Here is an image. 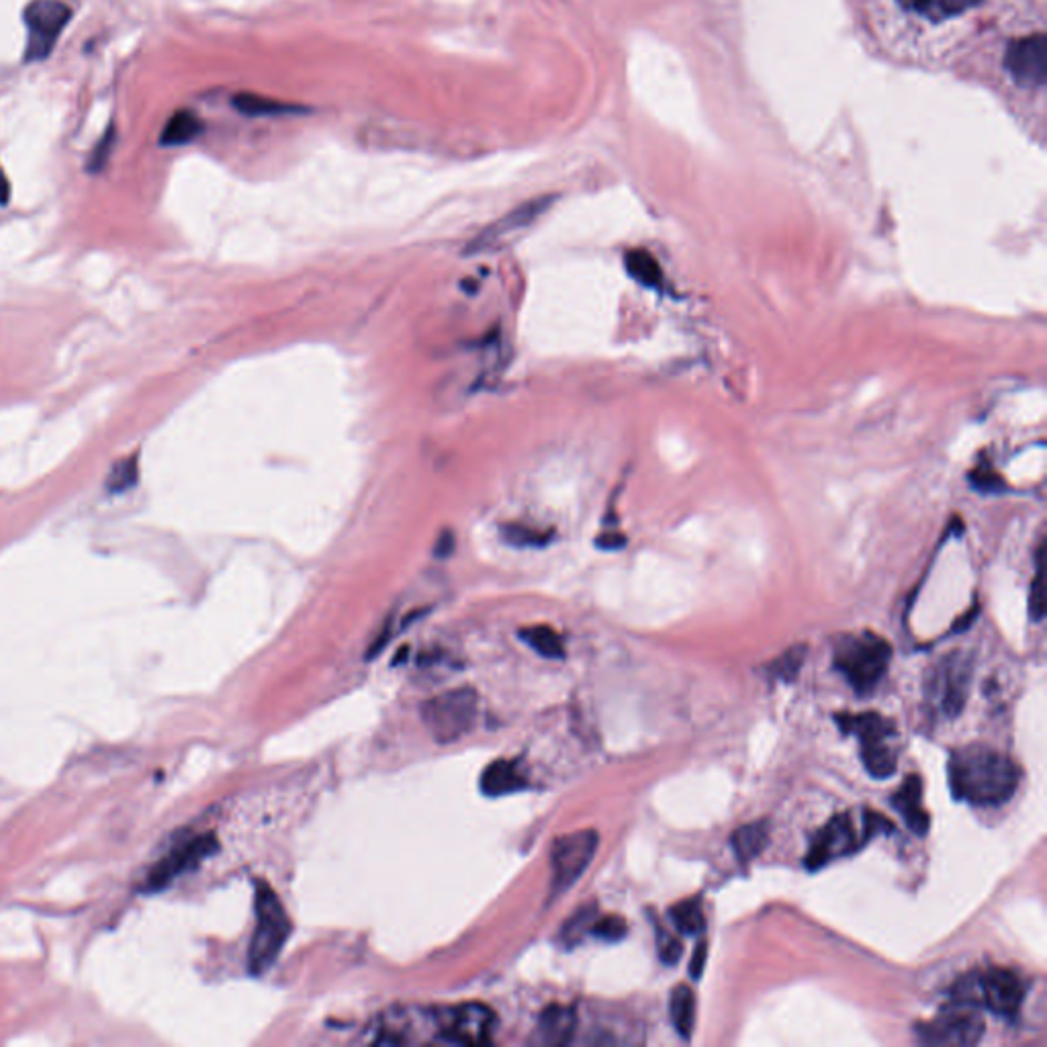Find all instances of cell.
Segmentation results:
<instances>
[{
  "mask_svg": "<svg viewBox=\"0 0 1047 1047\" xmlns=\"http://www.w3.org/2000/svg\"><path fill=\"white\" fill-rule=\"evenodd\" d=\"M526 787H528V780L516 761H494L481 775V790L491 799L508 796Z\"/></svg>",
  "mask_w": 1047,
  "mask_h": 1047,
  "instance_id": "ffe728a7",
  "label": "cell"
},
{
  "mask_svg": "<svg viewBox=\"0 0 1047 1047\" xmlns=\"http://www.w3.org/2000/svg\"><path fill=\"white\" fill-rule=\"evenodd\" d=\"M669 1015H671L675 1031L683 1039H690L695 1025V995L688 984H680L673 988L669 998Z\"/></svg>",
  "mask_w": 1047,
  "mask_h": 1047,
  "instance_id": "7402d4cb",
  "label": "cell"
},
{
  "mask_svg": "<svg viewBox=\"0 0 1047 1047\" xmlns=\"http://www.w3.org/2000/svg\"><path fill=\"white\" fill-rule=\"evenodd\" d=\"M203 133V121L196 118L193 111H176L169 123L164 125L160 144L166 148H176V145L191 144L199 135Z\"/></svg>",
  "mask_w": 1047,
  "mask_h": 1047,
  "instance_id": "cb8c5ba5",
  "label": "cell"
},
{
  "mask_svg": "<svg viewBox=\"0 0 1047 1047\" xmlns=\"http://www.w3.org/2000/svg\"><path fill=\"white\" fill-rule=\"evenodd\" d=\"M1021 772L1015 761L986 745L962 746L949 760L954 799L974 806H998L1013 799Z\"/></svg>",
  "mask_w": 1047,
  "mask_h": 1047,
  "instance_id": "6da1fadb",
  "label": "cell"
},
{
  "mask_svg": "<svg viewBox=\"0 0 1047 1047\" xmlns=\"http://www.w3.org/2000/svg\"><path fill=\"white\" fill-rule=\"evenodd\" d=\"M70 17V7L60 0H33L27 7V62H41L52 53Z\"/></svg>",
  "mask_w": 1047,
  "mask_h": 1047,
  "instance_id": "30bf717a",
  "label": "cell"
},
{
  "mask_svg": "<svg viewBox=\"0 0 1047 1047\" xmlns=\"http://www.w3.org/2000/svg\"><path fill=\"white\" fill-rule=\"evenodd\" d=\"M373 1041L377 1046H411L438 1041L434 1008H399L395 1013H385L377 1029V1037Z\"/></svg>",
  "mask_w": 1047,
  "mask_h": 1047,
  "instance_id": "7c38bea8",
  "label": "cell"
},
{
  "mask_svg": "<svg viewBox=\"0 0 1047 1047\" xmlns=\"http://www.w3.org/2000/svg\"><path fill=\"white\" fill-rule=\"evenodd\" d=\"M804 654H806V647H794L790 651H785L775 663H773V675H777L780 680L784 681H794L799 678L800 668L804 663Z\"/></svg>",
  "mask_w": 1047,
  "mask_h": 1047,
  "instance_id": "4dcf8cb0",
  "label": "cell"
},
{
  "mask_svg": "<svg viewBox=\"0 0 1047 1047\" xmlns=\"http://www.w3.org/2000/svg\"><path fill=\"white\" fill-rule=\"evenodd\" d=\"M555 199H557V195H542L524 201L522 205L514 207L506 215H501L499 220L484 227L465 246L462 254L465 256H481V254H494L499 250L508 248L552 207Z\"/></svg>",
  "mask_w": 1047,
  "mask_h": 1047,
  "instance_id": "52a82bcc",
  "label": "cell"
},
{
  "mask_svg": "<svg viewBox=\"0 0 1047 1047\" xmlns=\"http://www.w3.org/2000/svg\"><path fill=\"white\" fill-rule=\"evenodd\" d=\"M1005 70L1021 89H1044L1046 84V35L1029 33L1017 38L1005 53Z\"/></svg>",
  "mask_w": 1047,
  "mask_h": 1047,
  "instance_id": "4fadbf2b",
  "label": "cell"
},
{
  "mask_svg": "<svg viewBox=\"0 0 1047 1047\" xmlns=\"http://www.w3.org/2000/svg\"><path fill=\"white\" fill-rule=\"evenodd\" d=\"M520 639L530 649H535L540 657H547V659H563L565 657V644L561 634L557 630L547 627V624H537V627L520 630Z\"/></svg>",
  "mask_w": 1047,
  "mask_h": 1047,
  "instance_id": "4316f807",
  "label": "cell"
},
{
  "mask_svg": "<svg viewBox=\"0 0 1047 1047\" xmlns=\"http://www.w3.org/2000/svg\"><path fill=\"white\" fill-rule=\"evenodd\" d=\"M768 841H770V825L765 821L741 826V829L734 831L733 837H731L734 855L745 864L751 860H755V857H760L761 851L765 850V845H768Z\"/></svg>",
  "mask_w": 1047,
  "mask_h": 1047,
  "instance_id": "603a6c76",
  "label": "cell"
},
{
  "mask_svg": "<svg viewBox=\"0 0 1047 1047\" xmlns=\"http://www.w3.org/2000/svg\"><path fill=\"white\" fill-rule=\"evenodd\" d=\"M254 911L256 927L250 942L248 968L250 974L262 976L275 966L293 925L285 904L264 880L254 884Z\"/></svg>",
  "mask_w": 1047,
  "mask_h": 1047,
  "instance_id": "7a4b0ae2",
  "label": "cell"
},
{
  "mask_svg": "<svg viewBox=\"0 0 1047 1047\" xmlns=\"http://www.w3.org/2000/svg\"><path fill=\"white\" fill-rule=\"evenodd\" d=\"M843 733L855 734L862 746L865 772L876 780H888L898 768L896 749L891 745L894 724L876 712L865 714H837L835 716Z\"/></svg>",
  "mask_w": 1047,
  "mask_h": 1047,
  "instance_id": "5b68a950",
  "label": "cell"
},
{
  "mask_svg": "<svg viewBox=\"0 0 1047 1047\" xmlns=\"http://www.w3.org/2000/svg\"><path fill=\"white\" fill-rule=\"evenodd\" d=\"M707 943H698L694 956H692V962H690V974H692V978H694V980H700V976H702V972H704V966H707Z\"/></svg>",
  "mask_w": 1047,
  "mask_h": 1047,
  "instance_id": "e575fe53",
  "label": "cell"
},
{
  "mask_svg": "<svg viewBox=\"0 0 1047 1047\" xmlns=\"http://www.w3.org/2000/svg\"><path fill=\"white\" fill-rule=\"evenodd\" d=\"M972 481L980 491H998L1000 489V477L993 471H986L978 467V471L972 472Z\"/></svg>",
  "mask_w": 1047,
  "mask_h": 1047,
  "instance_id": "836d02e7",
  "label": "cell"
},
{
  "mask_svg": "<svg viewBox=\"0 0 1047 1047\" xmlns=\"http://www.w3.org/2000/svg\"><path fill=\"white\" fill-rule=\"evenodd\" d=\"M860 847H864L862 837L855 833L850 814H838L823 831H819V835L812 841L811 851L804 864L814 872L831 864L833 860L850 855Z\"/></svg>",
  "mask_w": 1047,
  "mask_h": 1047,
  "instance_id": "5bb4252c",
  "label": "cell"
},
{
  "mask_svg": "<svg viewBox=\"0 0 1047 1047\" xmlns=\"http://www.w3.org/2000/svg\"><path fill=\"white\" fill-rule=\"evenodd\" d=\"M915 1034L927 1046H976L984 1035L980 1007L952 998L949 1007L943 1008L935 1019L916 1025Z\"/></svg>",
  "mask_w": 1047,
  "mask_h": 1047,
  "instance_id": "ba28073f",
  "label": "cell"
},
{
  "mask_svg": "<svg viewBox=\"0 0 1047 1047\" xmlns=\"http://www.w3.org/2000/svg\"><path fill=\"white\" fill-rule=\"evenodd\" d=\"M577 1031V1013L565 1005H550L538 1017L532 1041L537 1046L563 1047Z\"/></svg>",
  "mask_w": 1047,
  "mask_h": 1047,
  "instance_id": "e0dca14e",
  "label": "cell"
},
{
  "mask_svg": "<svg viewBox=\"0 0 1047 1047\" xmlns=\"http://www.w3.org/2000/svg\"><path fill=\"white\" fill-rule=\"evenodd\" d=\"M891 642L872 632L845 639L835 651V669L857 694H870L891 665Z\"/></svg>",
  "mask_w": 1047,
  "mask_h": 1047,
  "instance_id": "277c9868",
  "label": "cell"
},
{
  "mask_svg": "<svg viewBox=\"0 0 1047 1047\" xmlns=\"http://www.w3.org/2000/svg\"><path fill=\"white\" fill-rule=\"evenodd\" d=\"M627 931H629V925L622 916L606 915L596 918V923L591 927V935H596L598 939H603V942L616 943L627 937Z\"/></svg>",
  "mask_w": 1047,
  "mask_h": 1047,
  "instance_id": "f546056e",
  "label": "cell"
},
{
  "mask_svg": "<svg viewBox=\"0 0 1047 1047\" xmlns=\"http://www.w3.org/2000/svg\"><path fill=\"white\" fill-rule=\"evenodd\" d=\"M624 266L629 275L644 287L659 288L663 285V271L659 262L647 250H630L624 256Z\"/></svg>",
  "mask_w": 1047,
  "mask_h": 1047,
  "instance_id": "484cf974",
  "label": "cell"
},
{
  "mask_svg": "<svg viewBox=\"0 0 1047 1047\" xmlns=\"http://www.w3.org/2000/svg\"><path fill=\"white\" fill-rule=\"evenodd\" d=\"M499 537L516 549H542L552 540V530L537 528L530 524L508 522L501 524Z\"/></svg>",
  "mask_w": 1047,
  "mask_h": 1047,
  "instance_id": "d4e9b609",
  "label": "cell"
},
{
  "mask_svg": "<svg viewBox=\"0 0 1047 1047\" xmlns=\"http://www.w3.org/2000/svg\"><path fill=\"white\" fill-rule=\"evenodd\" d=\"M436 1035L440 1044L484 1046L496 1031V1010L484 1003H460L453 1007L434 1008Z\"/></svg>",
  "mask_w": 1047,
  "mask_h": 1047,
  "instance_id": "8992f818",
  "label": "cell"
},
{
  "mask_svg": "<svg viewBox=\"0 0 1047 1047\" xmlns=\"http://www.w3.org/2000/svg\"><path fill=\"white\" fill-rule=\"evenodd\" d=\"M600 837L596 831H577L557 838L550 850V898L555 901L563 892L571 891L577 880L586 874Z\"/></svg>",
  "mask_w": 1047,
  "mask_h": 1047,
  "instance_id": "9c48e42d",
  "label": "cell"
},
{
  "mask_svg": "<svg viewBox=\"0 0 1047 1047\" xmlns=\"http://www.w3.org/2000/svg\"><path fill=\"white\" fill-rule=\"evenodd\" d=\"M598 906L596 904H586L583 908H579L577 913L571 915V918L567 921L561 929V942L567 947H573L577 943L583 942V937L591 933V927L598 918Z\"/></svg>",
  "mask_w": 1047,
  "mask_h": 1047,
  "instance_id": "f1b7e54d",
  "label": "cell"
},
{
  "mask_svg": "<svg viewBox=\"0 0 1047 1047\" xmlns=\"http://www.w3.org/2000/svg\"><path fill=\"white\" fill-rule=\"evenodd\" d=\"M892 7L923 27H945L968 17L982 0H891Z\"/></svg>",
  "mask_w": 1047,
  "mask_h": 1047,
  "instance_id": "2e32d148",
  "label": "cell"
},
{
  "mask_svg": "<svg viewBox=\"0 0 1047 1047\" xmlns=\"http://www.w3.org/2000/svg\"><path fill=\"white\" fill-rule=\"evenodd\" d=\"M217 850H220V841L213 833L184 841L150 870V874L145 877L144 891L160 892L169 888L176 877L195 870L196 865L203 864L213 853H217Z\"/></svg>",
  "mask_w": 1047,
  "mask_h": 1047,
  "instance_id": "8fae6325",
  "label": "cell"
},
{
  "mask_svg": "<svg viewBox=\"0 0 1047 1047\" xmlns=\"http://www.w3.org/2000/svg\"><path fill=\"white\" fill-rule=\"evenodd\" d=\"M671 921L675 925V929L683 933V935H698L702 933L704 927H707V918H704V913H702V906L700 903L692 898V901H683V903H678L671 911Z\"/></svg>",
  "mask_w": 1047,
  "mask_h": 1047,
  "instance_id": "83f0119b",
  "label": "cell"
},
{
  "mask_svg": "<svg viewBox=\"0 0 1047 1047\" xmlns=\"http://www.w3.org/2000/svg\"><path fill=\"white\" fill-rule=\"evenodd\" d=\"M681 954H683V945H681L680 939L663 937L659 943V956H661L663 964L675 966L681 959Z\"/></svg>",
  "mask_w": 1047,
  "mask_h": 1047,
  "instance_id": "d6a6232c",
  "label": "cell"
},
{
  "mask_svg": "<svg viewBox=\"0 0 1047 1047\" xmlns=\"http://www.w3.org/2000/svg\"><path fill=\"white\" fill-rule=\"evenodd\" d=\"M479 716V694L462 685L434 695L421 707V722L436 743L450 745L471 733Z\"/></svg>",
  "mask_w": 1047,
  "mask_h": 1047,
  "instance_id": "3957f363",
  "label": "cell"
},
{
  "mask_svg": "<svg viewBox=\"0 0 1047 1047\" xmlns=\"http://www.w3.org/2000/svg\"><path fill=\"white\" fill-rule=\"evenodd\" d=\"M1029 612L1035 622H1039L1046 612V600H1044V573H1041V547L1037 552V576L1031 586V596H1029Z\"/></svg>",
  "mask_w": 1047,
  "mask_h": 1047,
  "instance_id": "1f68e13d",
  "label": "cell"
},
{
  "mask_svg": "<svg viewBox=\"0 0 1047 1047\" xmlns=\"http://www.w3.org/2000/svg\"><path fill=\"white\" fill-rule=\"evenodd\" d=\"M232 103L240 113L248 118H283V115H302L305 111V106L288 105V103H281L276 99H266L252 92H240Z\"/></svg>",
  "mask_w": 1047,
  "mask_h": 1047,
  "instance_id": "44dd1931",
  "label": "cell"
},
{
  "mask_svg": "<svg viewBox=\"0 0 1047 1047\" xmlns=\"http://www.w3.org/2000/svg\"><path fill=\"white\" fill-rule=\"evenodd\" d=\"M892 804L903 814L906 825L913 833L921 837L929 833V812L923 806V784L918 775H908L904 780L903 787L892 796Z\"/></svg>",
  "mask_w": 1047,
  "mask_h": 1047,
  "instance_id": "d6986e66",
  "label": "cell"
},
{
  "mask_svg": "<svg viewBox=\"0 0 1047 1047\" xmlns=\"http://www.w3.org/2000/svg\"><path fill=\"white\" fill-rule=\"evenodd\" d=\"M969 678L972 668L962 659H952L939 675L937 688L942 694L943 712L947 716H957L968 700Z\"/></svg>",
  "mask_w": 1047,
  "mask_h": 1047,
  "instance_id": "ac0fdd59",
  "label": "cell"
},
{
  "mask_svg": "<svg viewBox=\"0 0 1047 1047\" xmlns=\"http://www.w3.org/2000/svg\"><path fill=\"white\" fill-rule=\"evenodd\" d=\"M109 145H111V133H106L103 144L96 145L94 154L91 157L92 169H101L103 162H105V156L109 154Z\"/></svg>",
  "mask_w": 1047,
  "mask_h": 1047,
  "instance_id": "d590c367",
  "label": "cell"
},
{
  "mask_svg": "<svg viewBox=\"0 0 1047 1047\" xmlns=\"http://www.w3.org/2000/svg\"><path fill=\"white\" fill-rule=\"evenodd\" d=\"M1025 982L1007 968L988 969L980 976L982 1005L1000 1017H1015L1025 1000Z\"/></svg>",
  "mask_w": 1047,
  "mask_h": 1047,
  "instance_id": "9a60e30c",
  "label": "cell"
}]
</instances>
